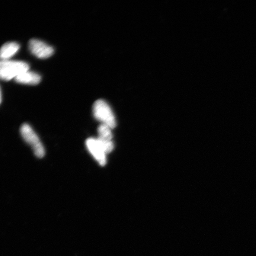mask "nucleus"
<instances>
[{
  "label": "nucleus",
  "instance_id": "obj_1",
  "mask_svg": "<svg viewBox=\"0 0 256 256\" xmlns=\"http://www.w3.org/2000/svg\"><path fill=\"white\" fill-rule=\"evenodd\" d=\"M26 62L18 60H0V79L4 81L15 80L21 74L30 70Z\"/></svg>",
  "mask_w": 256,
  "mask_h": 256
},
{
  "label": "nucleus",
  "instance_id": "obj_2",
  "mask_svg": "<svg viewBox=\"0 0 256 256\" xmlns=\"http://www.w3.org/2000/svg\"><path fill=\"white\" fill-rule=\"evenodd\" d=\"M94 114L96 120L101 122L102 124L112 129L116 126V121L114 112L105 101L98 100L96 102L94 106Z\"/></svg>",
  "mask_w": 256,
  "mask_h": 256
},
{
  "label": "nucleus",
  "instance_id": "obj_3",
  "mask_svg": "<svg viewBox=\"0 0 256 256\" xmlns=\"http://www.w3.org/2000/svg\"><path fill=\"white\" fill-rule=\"evenodd\" d=\"M22 137L32 146L35 156L38 158H43L46 156V150L42 144L39 136L28 124H24L20 130Z\"/></svg>",
  "mask_w": 256,
  "mask_h": 256
},
{
  "label": "nucleus",
  "instance_id": "obj_4",
  "mask_svg": "<svg viewBox=\"0 0 256 256\" xmlns=\"http://www.w3.org/2000/svg\"><path fill=\"white\" fill-rule=\"evenodd\" d=\"M30 50L32 54L40 59H47L53 56L54 50L44 42L32 40L30 42Z\"/></svg>",
  "mask_w": 256,
  "mask_h": 256
},
{
  "label": "nucleus",
  "instance_id": "obj_5",
  "mask_svg": "<svg viewBox=\"0 0 256 256\" xmlns=\"http://www.w3.org/2000/svg\"><path fill=\"white\" fill-rule=\"evenodd\" d=\"M86 146L94 158L97 160L101 166L106 164V152H105L104 147L102 146L98 139L90 138L86 142Z\"/></svg>",
  "mask_w": 256,
  "mask_h": 256
},
{
  "label": "nucleus",
  "instance_id": "obj_6",
  "mask_svg": "<svg viewBox=\"0 0 256 256\" xmlns=\"http://www.w3.org/2000/svg\"><path fill=\"white\" fill-rule=\"evenodd\" d=\"M112 128L104 124H102L98 130V139L106 154L111 152L114 148V143L112 142L113 136H112Z\"/></svg>",
  "mask_w": 256,
  "mask_h": 256
},
{
  "label": "nucleus",
  "instance_id": "obj_7",
  "mask_svg": "<svg viewBox=\"0 0 256 256\" xmlns=\"http://www.w3.org/2000/svg\"><path fill=\"white\" fill-rule=\"evenodd\" d=\"M15 81L20 84L36 85L41 82V76L38 74L28 70L18 76Z\"/></svg>",
  "mask_w": 256,
  "mask_h": 256
},
{
  "label": "nucleus",
  "instance_id": "obj_8",
  "mask_svg": "<svg viewBox=\"0 0 256 256\" xmlns=\"http://www.w3.org/2000/svg\"><path fill=\"white\" fill-rule=\"evenodd\" d=\"M20 44L17 42H8L0 49V60H10L20 50Z\"/></svg>",
  "mask_w": 256,
  "mask_h": 256
},
{
  "label": "nucleus",
  "instance_id": "obj_9",
  "mask_svg": "<svg viewBox=\"0 0 256 256\" xmlns=\"http://www.w3.org/2000/svg\"><path fill=\"white\" fill-rule=\"evenodd\" d=\"M2 91L1 88H0V104L2 103Z\"/></svg>",
  "mask_w": 256,
  "mask_h": 256
}]
</instances>
